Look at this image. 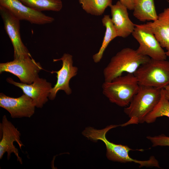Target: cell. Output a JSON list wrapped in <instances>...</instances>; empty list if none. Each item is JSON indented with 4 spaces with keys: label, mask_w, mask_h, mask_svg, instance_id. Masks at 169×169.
<instances>
[{
    "label": "cell",
    "mask_w": 169,
    "mask_h": 169,
    "mask_svg": "<svg viewBox=\"0 0 169 169\" xmlns=\"http://www.w3.org/2000/svg\"><path fill=\"white\" fill-rule=\"evenodd\" d=\"M161 89L140 85L138 91L128 106L124 109V113L130 119L120 125L125 126L145 122V117L153 110L159 101Z\"/></svg>",
    "instance_id": "obj_1"
},
{
    "label": "cell",
    "mask_w": 169,
    "mask_h": 169,
    "mask_svg": "<svg viewBox=\"0 0 169 169\" xmlns=\"http://www.w3.org/2000/svg\"><path fill=\"white\" fill-rule=\"evenodd\" d=\"M150 58L138 53L130 48L123 49L111 59L103 71L104 81L110 82L124 72L134 74L142 64Z\"/></svg>",
    "instance_id": "obj_2"
},
{
    "label": "cell",
    "mask_w": 169,
    "mask_h": 169,
    "mask_svg": "<svg viewBox=\"0 0 169 169\" xmlns=\"http://www.w3.org/2000/svg\"><path fill=\"white\" fill-rule=\"evenodd\" d=\"M140 85L134 74L116 77L102 84V93L111 103L120 107L128 106L138 91Z\"/></svg>",
    "instance_id": "obj_3"
},
{
    "label": "cell",
    "mask_w": 169,
    "mask_h": 169,
    "mask_svg": "<svg viewBox=\"0 0 169 169\" xmlns=\"http://www.w3.org/2000/svg\"><path fill=\"white\" fill-rule=\"evenodd\" d=\"M134 74L140 85L164 89L169 85V61L150 58Z\"/></svg>",
    "instance_id": "obj_4"
},
{
    "label": "cell",
    "mask_w": 169,
    "mask_h": 169,
    "mask_svg": "<svg viewBox=\"0 0 169 169\" xmlns=\"http://www.w3.org/2000/svg\"><path fill=\"white\" fill-rule=\"evenodd\" d=\"M132 34L139 44L136 49L139 54L156 60H166V52L161 46L154 34L145 23L135 24Z\"/></svg>",
    "instance_id": "obj_5"
},
{
    "label": "cell",
    "mask_w": 169,
    "mask_h": 169,
    "mask_svg": "<svg viewBox=\"0 0 169 169\" xmlns=\"http://www.w3.org/2000/svg\"><path fill=\"white\" fill-rule=\"evenodd\" d=\"M43 69L39 62L32 57L14 59L0 64V73L7 72L17 76L21 82L30 84L39 77L38 74Z\"/></svg>",
    "instance_id": "obj_6"
},
{
    "label": "cell",
    "mask_w": 169,
    "mask_h": 169,
    "mask_svg": "<svg viewBox=\"0 0 169 169\" xmlns=\"http://www.w3.org/2000/svg\"><path fill=\"white\" fill-rule=\"evenodd\" d=\"M0 14L3 20L4 29L13 46L14 59L32 57L21 38L20 20L7 9L1 6Z\"/></svg>",
    "instance_id": "obj_7"
},
{
    "label": "cell",
    "mask_w": 169,
    "mask_h": 169,
    "mask_svg": "<svg viewBox=\"0 0 169 169\" xmlns=\"http://www.w3.org/2000/svg\"><path fill=\"white\" fill-rule=\"evenodd\" d=\"M21 133L12 123L9 121L6 116H3L0 123V159H1L6 153H7V158L9 160L11 154L13 153L17 160L22 164V160L19 155L18 149L14 145L16 142L21 149L24 145L20 140Z\"/></svg>",
    "instance_id": "obj_8"
},
{
    "label": "cell",
    "mask_w": 169,
    "mask_h": 169,
    "mask_svg": "<svg viewBox=\"0 0 169 169\" xmlns=\"http://www.w3.org/2000/svg\"><path fill=\"white\" fill-rule=\"evenodd\" d=\"M61 60L62 66L57 71H52V73L56 74L57 80L56 84L50 90L49 99L53 100L55 98L58 92L64 91L68 95H70L72 90L69 85L70 80L77 74L78 68L73 66V56L69 54L64 53L59 59H54V62Z\"/></svg>",
    "instance_id": "obj_9"
},
{
    "label": "cell",
    "mask_w": 169,
    "mask_h": 169,
    "mask_svg": "<svg viewBox=\"0 0 169 169\" xmlns=\"http://www.w3.org/2000/svg\"><path fill=\"white\" fill-rule=\"evenodd\" d=\"M0 6L8 10L20 20L38 25L52 23L54 18L25 5L19 0H0Z\"/></svg>",
    "instance_id": "obj_10"
},
{
    "label": "cell",
    "mask_w": 169,
    "mask_h": 169,
    "mask_svg": "<svg viewBox=\"0 0 169 169\" xmlns=\"http://www.w3.org/2000/svg\"><path fill=\"white\" fill-rule=\"evenodd\" d=\"M6 81L20 88L24 94L33 100L35 107L40 108H42L48 101L50 90L53 87L51 83L39 77L30 84L17 82L10 77L8 78Z\"/></svg>",
    "instance_id": "obj_11"
},
{
    "label": "cell",
    "mask_w": 169,
    "mask_h": 169,
    "mask_svg": "<svg viewBox=\"0 0 169 169\" xmlns=\"http://www.w3.org/2000/svg\"><path fill=\"white\" fill-rule=\"evenodd\" d=\"M0 106L8 111L13 118H30L35 112V106L33 100L24 94L17 98L0 94Z\"/></svg>",
    "instance_id": "obj_12"
},
{
    "label": "cell",
    "mask_w": 169,
    "mask_h": 169,
    "mask_svg": "<svg viewBox=\"0 0 169 169\" xmlns=\"http://www.w3.org/2000/svg\"><path fill=\"white\" fill-rule=\"evenodd\" d=\"M102 141L105 144L106 156L110 160L124 163L134 162L138 164L139 167H152L154 165V160L151 157L147 160L140 161L132 158L129 155L130 151H142L143 149L134 150L127 146L115 144L109 141L106 137H103Z\"/></svg>",
    "instance_id": "obj_13"
},
{
    "label": "cell",
    "mask_w": 169,
    "mask_h": 169,
    "mask_svg": "<svg viewBox=\"0 0 169 169\" xmlns=\"http://www.w3.org/2000/svg\"><path fill=\"white\" fill-rule=\"evenodd\" d=\"M110 7L111 19L118 37H128L132 33L135 26L129 17L128 9L119 1Z\"/></svg>",
    "instance_id": "obj_14"
},
{
    "label": "cell",
    "mask_w": 169,
    "mask_h": 169,
    "mask_svg": "<svg viewBox=\"0 0 169 169\" xmlns=\"http://www.w3.org/2000/svg\"><path fill=\"white\" fill-rule=\"evenodd\" d=\"M154 34L162 48H165L169 57V8H165L158 15L156 20L145 23Z\"/></svg>",
    "instance_id": "obj_15"
},
{
    "label": "cell",
    "mask_w": 169,
    "mask_h": 169,
    "mask_svg": "<svg viewBox=\"0 0 169 169\" xmlns=\"http://www.w3.org/2000/svg\"><path fill=\"white\" fill-rule=\"evenodd\" d=\"M133 15L141 22L156 20L158 18L154 0H135Z\"/></svg>",
    "instance_id": "obj_16"
},
{
    "label": "cell",
    "mask_w": 169,
    "mask_h": 169,
    "mask_svg": "<svg viewBox=\"0 0 169 169\" xmlns=\"http://www.w3.org/2000/svg\"><path fill=\"white\" fill-rule=\"evenodd\" d=\"M101 20L103 26L105 28V31L101 47L98 51L92 56L93 61L96 63L100 61L104 53L110 42L116 37H118L111 18L109 15H105Z\"/></svg>",
    "instance_id": "obj_17"
},
{
    "label": "cell",
    "mask_w": 169,
    "mask_h": 169,
    "mask_svg": "<svg viewBox=\"0 0 169 169\" xmlns=\"http://www.w3.org/2000/svg\"><path fill=\"white\" fill-rule=\"evenodd\" d=\"M163 116L169 118V101L166 97L164 89H162L159 101L145 117V122L148 124L153 123L158 118Z\"/></svg>",
    "instance_id": "obj_18"
},
{
    "label": "cell",
    "mask_w": 169,
    "mask_h": 169,
    "mask_svg": "<svg viewBox=\"0 0 169 169\" xmlns=\"http://www.w3.org/2000/svg\"><path fill=\"white\" fill-rule=\"evenodd\" d=\"M25 5L35 10L41 12L51 11L59 12L62 9L61 0H19Z\"/></svg>",
    "instance_id": "obj_19"
},
{
    "label": "cell",
    "mask_w": 169,
    "mask_h": 169,
    "mask_svg": "<svg viewBox=\"0 0 169 169\" xmlns=\"http://www.w3.org/2000/svg\"><path fill=\"white\" fill-rule=\"evenodd\" d=\"M83 9L87 13L99 16L103 14L106 9L112 4V0H78Z\"/></svg>",
    "instance_id": "obj_20"
},
{
    "label": "cell",
    "mask_w": 169,
    "mask_h": 169,
    "mask_svg": "<svg viewBox=\"0 0 169 169\" xmlns=\"http://www.w3.org/2000/svg\"><path fill=\"white\" fill-rule=\"evenodd\" d=\"M146 138L151 141L153 147L169 146V137L164 134L153 136H148Z\"/></svg>",
    "instance_id": "obj_21"
},
{
    "label": "cell",
    "mask_w": 169,
    "mask_h": 169,
    "mask_svg": "<svg viewBox=\"0 0 169 169\" xmlns=\"http://www.w3.org/2000/svg\"><path fill=\"white\" fill-rule=\"evenodd\" d=\"M135 0H119L129 10H133Z\"/></svg>",
    "instance_id": "obj_22"
},
{
    "label": "cell",
    "mask_w": 169,
    "mask_h": 169,
    "mask_svg": "<svg viewBox=\"0 0 169 169\" xmlns=\"http://www.w3.org/2000/svg\"><path fill=\"white\" fill-rule=\"evenodd\" d=\"M165 95L169 101V85L164 88Z\"/></svg>",
    "instance_id": "obj_23"
}]
</instances>
